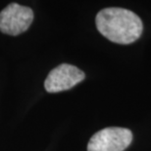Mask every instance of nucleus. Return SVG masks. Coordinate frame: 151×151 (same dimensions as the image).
Here are the masks:
<instances>
[{
    "label": "nucleus",
    "instance_id": "1",
    "mask_svg": "<svg viewBox=\"0 0 151 151\" xmlns=\"http://www.w3.org/2000/svg\"><path fill=\"white\" fill-rule=\"evenodd\" d=\"M98 31L108 40L118 44H131L140 37L143 24L133 12L124 8H105L95 18Z\"/></svg>",
    "mask_w": 151,
    "mask_h": 151
},
{
    "label": "nucleus",
    "instance_id": "2",
    "mask_svg": "<svg viewBox=\"0 0 151 151\" xmlns=\"http://www.w3.org/2000/svg\"><path fill=\"white\" fill-rule=\"evenodd\" d=\"M131 140L133 133L128 129L105 128L91 137L88 144V151H124Z\"/></svg>",
    "mask_w": 151,
    "mask_h": 151
},
{
    "label": "nucleus",
    "instance_id": "3",
    "mask_svg": "<svg viewBox=\"0 0 151 151\" xmlns=\"http://www.w3.org/2000/svg\"><path fill=\"white\" fill-rule=\"evenodd\" d=\"M34 12L31 8L11 3L0 12V31L8 35H19L31 27Z\"/></svg>",
    "mask_w": 151,
    "mask_h": 151
},
{
    "label": "nucleus",
    "instance_id": "4",
    "mask_svg": "<svg viewBox=\"0 0 151 151\" xmlns=\"http://www.w3.org/2000/svg\"><path fill=\"white\" fill-rule=\"evenodd\" d=\"M85 78V72L75 65L62 63L53 68L46 77L44 87L48 93L66 91Z\"/></svg>",
    "mask_w": 151,
    "mask_h": 151
}]
</instances>
